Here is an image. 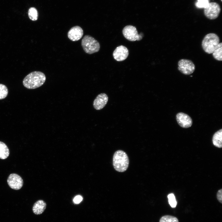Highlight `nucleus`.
<instances>
[{
	"mask_svg": "<svg viewBox=\"0 0 222 222\" xmlns=\"http://www.w3.org/2000/svg\"><path fill=\"white\" fill-rule=\"evenodd\" d=\"M168 199V202L171 206L172 208H175L177 205V201L174 194L171 193L167 196Z\"/></svg>",
	"mask_w": 222,
	"mask_h": 222,
	"instance_id": "412c9836",
	"label": "nucleus"
},
{
	"mask_svg": "<svg viewBox=\"0 0 222 222\" xmlns=\"http://www.w3.org/2000/svg\"><path fill=\"white\" fill-rule=\"evenodd\" d=\"M82 199V197L80 195H78L75 197L73 199V202L75 204H78L80 203Z\"/></svg>",
	"mask_w": 222,
	"mask_h": 222,
	"instance_id": "5701e85b",
	"label": "nucleus"
},
{
	"mask_svg": "<svg viewBox=\"0 0 222 222\" xmlns=\"http://www.w3.org/2000/svg\"><path fill=\"white\" fill-rule=\"evenodd\" d=\"M221 0L222 1V0Z\"/></svg>",
	"mask_w": 222,
	"mask_h": 222,
	"instance_id": "b1692460",
	"label": "nucleus"
},
{
	"mask_svg": "<svg viewBox=\"0 0 222 222\" xmlns=\"http://www.w3.org/2000/svg\"><path fill=\"white\" fill-rule=\"evenodd\" d=\"M222 43H219L217 47L212 53V56L215 59L218 61L222 60Z\"/></svg>",
	"mask_w": 222,
	"mask_h": 222,
	"instance_id": "dca6fc26",
	"label": "nucleus"
},
{
	"mask_svg": "<svg viewBox=\"0 0 222 222\" xmlns=\"http://www.w3.org/2000/svg\"><path fill=\"white\" fill-rule=\"evenodd\" d=\"M84 34L82 29L80 26H76L72 27L68 33V38L73 41L80 39Z\"/></svg>",
	"mask_w": 222,
	"mask_h": 222,
	"instance_id": "9b49d317",
	"label": "nucleus"
},
{
	"mask_svg": "<svg viewBox=\"0 0 222 222\" xmlns=\"http://www.w3.org/2000/svg\"><path fill=\"white\" fill-rule=\"evenodd\" d=\"M176 117L178 123L182 128H188L192 125V121L191 118L186 113H179L176 114Z\"/></svg>",
	"mask_w": 222,
	"mask_h": 222,
	"instance_id": "1a4fd4ad",
	"label": "nucleus"
},
{
	"mask_svg": "<svg viewBox=\"0 0 222 222\" xmlns=\"http://www.w3.org/2000/svg\"><path fill=\"white\" fill-rule=\"evenodd\" d=\"M46 207V203L42 200H39L34 204L32 208V211L35 214L40 215L44 211Z\"/></svg>",
	"mask_w": 222,
	"mask_h": 222,
	"instance_id": "ddd939ff",
	"label": "nucleus"
},
{
	"mask_svg": "<svg viewBox=\"0 0 222 222\" xmlns=\"http://www.w3.org/2000/svg\"><path fill=\"white\" fill-rule=\"evenodd\" d=\"M7 182L10 187L15 190L20 189L23 184V181L22 178L16 174L10 175L8 178Z\"/></svg>",
	"mask_w": 222,
	"mask_h": 222,
	"instance_id": "6e6552de",
	"label": "nucleus"
},
{
	"mask_svg": "<svg viewBox=\"0 0 222 222\" xmlns=\"http://www.w3.org/2000/svg\"><path fill=\"white\" fill-rule=\"evenodd\" d=\"M122 32L124 37L131 41H140L144 36L142 32L138 34L136 27L131 25L125 26L123 29Z\"/></svg>",
	"mask_w": 222,
	"mask_h": 222,
	"instance_id": "39448f33",
	"label": "nucleus"
},
{
	"mask_svg": "<svg viewBox=\"0 0 222 222\" xmlns=\"http://www.w3.org/2000/svg\"><path fill=\"white\" fill-rule=\"evenodd\" d=\"M209 3V0H197L195 5L198 8L204 9L207 7Z\"/></svg>",
	"mask_w": 222,
	"mask_h": 222,
	"instance_id": "aec40b11",
	"label": "nucleus"
},
{
	"mask_svg": "<svg viewBox=\"0 0 222 222\" xmlns=\"http://www.w3.org/2000/svg\"><path fill=\"white\" fill-rule=\"evenodd\" d=\"M8 90L4 84H0V100L3 99L7 96Z\"/></svg>",
	"mask_w": 222,
	"mask_h": 222,
	"instance_id": "6ab92c4d",
	"label": "nucleus"
},
{
	"mask_svg": "<svg viewBox=\"0 0 222 222\" xmlns=\"http://www.w3.org/2000/svg\"><path fill=\"white\" fill-rule=\"evenodd\" d=\"M178 70L182 73L185 75H189L193 73L195 69L193 63L191 60L186 59H182L178 62Z\"/></svg>",
	"mask_w": 222,
	"mask_h": 222,
	"instance_id": "423d86ee",
	"label": "nucleus"
},
{
	"mask_svg": "<svg viewBox=\"0 0 222 222\" xmlns=\"http://www.w3.org/2000/svg\"><path fill=\"white\" fill-rule=\"evenodd\" d=\"M129 51L125 46L120 45L117 47L113 53L114 59L118 61H121L125 60L129 55Z\"/></svg>",
	"mask_w": 222,
	"mask_h": 222,
	"instance_id": "9d476101",
	"label": "nucleus"
},
{
	"mask_svg": "<svg viewBox=\"0 0 222 222\" xmlns=\"http://www.w3.org/2000/svg\"><path fill=\"white\" fill-rule=\"evenodd\" d=\"M46 76L42 72L34 71L27 75L23 80L24 86L29 89L38 88L44 83L46 80Z\"/></svg>",
	"mask_w": 222,
	"mask_h": 222,
	"instance_id": "f257e3e1",
	"label": "nucleus"
},
{
	"mask_svg": "<svg viewBox=\"0 0 222 222\" xmlns=\"http://www.w3.org/2000/svg\"><path fill=\"white\" fill-rule=\"evenodd\" d=\"M220 43L218 36L214 33L207 34L202 42V46L204 51L208 54H212Z\"/></svg>",
	"mask_w": 222,
	"mask_h": 222,
	"instance_id": "7ed1b4c3",
	"label": "nucleus"
},
{
	"mask_svg": "<svg viewBox=\"0 0 222 222\" xmlns=\"http://www.w3.org/2000/svg\"><path fill=\"white\" fill-rule=\"evenodd\" d=\"M212 142L215 146L219 148L222 147V129H221L215 132L212 139Z\"/></svg>",
	"mask_w": 222,
	"mask_h": 222,
	"instance_id": "4468645a",
	"label": "nucleus"
},
{
	"mask_svg": "<svg viewBox=\"0 0 222 222\" xmlns=\"http://www.w3.org/2000/svg\"><path fill=\"white\" fill-rule=\"evenodd\" d=\"M217 198L219 202L222 203V189L218 190L217 193Z\"/></svg>",
	"mask_w": 222,
	"mask_h": 222,
	"instance_id": "4be33fe9",
	"label": "nucleus"
},
{
	"mask_svg": "<svg viewBox=\"0 0 222 222\" xmlns=\"http://www.w3.org/2000/svg\"><path fill=\"white\" fill-rule=\"evenodd\" d=\"M220 8L216 2L209 3L208 6L204 9V14L208 19H214L217 18L220 13Z\"/></svg>",
	"mask_w": 222,
	"mask_h": 222,
	"instance_id": "0eeeda50",
	"label": "nucleus"
},
{
	"mask_svg": "<svg viewBox=\"0 0 222 222\" xmlns=\"http://www.w3.org/2000/svg\"><path fill=\"white\" fill-rule=\"evenodd\" d=\"M81 44L84 51L91 54L98 52L100 49L99 42L90 35H86L82 39Z\"/></svg>",
	"mask_w": 222,
	"mask_h": 222,
	"instance_id": "20e7f679",
	"label": "nucleus"
},
{
	"mask_svg": "<svg viewBox=\"0 0 222 222\" xmlns=\"http://www.w3.org/2000/svg\"><path fill=\"white\" fill-rule=\"evenodd\" d=\"M28 15L29 18L32 21H36L38 19V12L35 7H31L29 9Z\"/></svg>",
	"mask_w": 222,
	"mask_h": 222,
	"instance_id": "f3484780",
	"label": "nucleus"
},
{
	"mask_svg": "<svg viewBox=\"0 0 222 222\" xmlns=\"http://www.w3.org/2000/svg\"><path fill=\"white\" fill-rule=\"evenodd\" d=\"M159 222H179L175 217L169 215H165L161 217Z\"/></svg>",
	"mask_w": 222,
	"mask_h": 222,
	"instance_id": "a211bd4d",
	"label": "nucleus"
},
{
	"mask_svg": "<svg viewBox=\"0 0 222 222\" xmlns=\"http://www.w3.org/2000/svg\"><path fill=\"white\" fill-rule=\"evenodd\" d=\"M9 150L6 144L0 141V158L6 159L9 156Z\"/></svg>",
	"mask_w": 222,
	"mask_h": 222,
	"instance_id": "2eb2a0df",
	"label": "nucleus"
},
{
	"mask_svg": "<svg viewBox=\"0 0 222 222\" xmlns=\"http://www.w3.org/2000/svg\"><path fill=\"white\" fill-rule=\"evenodd\" d=\"M108 99V97L106 94L102 93L99 94L93 101V107L97 110L102 109L106 104Z\"/></svg>",
	"mask_w": 222,
	"mask_h": 222,
	"instance_id": "f8f14e48",
	"label": "nucleus"
},
{
	"mask_svg": "<svg viewBox=\"0 0 222 222\" xmlns=\"http://www.w3.org/2000/svg\"><path fill=\"white\" fill-rule=\"evenodd\" d=\"M129 159L126 153L124 151L119 150L114 153L113 164L114 169L119 172H124L127 169L129 165Z\"/></svg>",
	"mask_w": 222,
	"mask_h": 222,
	"instance_id": "f03ea898",
	"label": "nucleus"
}]
</instances>
